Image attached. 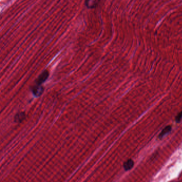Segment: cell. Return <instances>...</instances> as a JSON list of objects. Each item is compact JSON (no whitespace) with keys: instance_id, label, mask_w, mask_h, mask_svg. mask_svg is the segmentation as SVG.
<instances>
[{"instance_id":"cell-3","label":"cell","mask_w":182,"mask_h":182,"mask_svg":"<svg viewBox=\"0 0 182 182\" xmlns=\"http://www.w3.org/2000/svg\"><path fill=\"white\" fill-rule=\"evenodd\" d=\"M40 85L41 84H37V85L34 86L32 89V92L36 97H38L41 95L44 91L43 87Z\"/></svg>"},{"instance_id":"cell-5","label":"cell","mask_w":182,"mask_h":182,"mask_svg":"<svg viewBox=\"0 0 182 182\" xmlns=\"http://www.w3.org/2000/svg\"><path fill=\"white\" fill-rule=\"evenodd\" d=\"M25 114L24 112H20L16 114L15 117V121L18 123L22 122L25 118Z\"/></svg>"},{"instance_id":"cell-2","label":"cell","mask_w":182,"mask_h":182,"mask_svg":"<svg viewBox=\"0 0 182 182\" xmlns=\"http://www.w3.org/2000/svg\"><path fill=\"white\" fill-rule=\"evenodd\" d=\"M49 72L47 70H45L42 73L39 77H38V79L36 80L37 84H41L42 83L44 82L46 80L48 79L49 77Z\"/></svg>"},{"instance_id":"cell-1","label":"cell","mask_w":182,"mask_h":182,"mask_svg":"<svg viewBox=\"0 0 182 182\" xmlns=\"http://www.w3.org/2000/svg\"><path fill=\"white\" fill-rule=\"evenodd\" d=\"M100 0H85V6L88 9H94L98 6Z\"/></svg>"},{"instance_id":"cell-7","label":"cell","mask_w":182,"mask_h":182,"mask_svg":"<svg viewBox=\"0 0 182 182\" xmlns=\"http://www.w3.org/2000/svg\"><path fill=\"white\" fill-rule=\"evenodd\" d=\"M182 111L181 112H180L179 114L176 116V118H175L176 122L177 123H179V122L181 121V120H182Z\"/></svg>"},{"instance_id":"cell-6","label":"cell","mask_w":182,"mask_h":182,"mask_svg":"<svg viewBox=\"0 0 182 182\" xmlns=\"http://www.w3.org/2000/svg\"><path fill=\"white\" fill-rule=\"evenodd\" d=\"M171 130H172V127L170 126H167L162 130L159 136V138L160 139L162 138L165 136H166L167 134H168L169 132H170Z\"/></svg>"},{"instance_id":"cell-4","label":"cell","mask_w":182,"mask_h":182,"mask_svg":"<svg viewBox=\"0 0 182 182\" xmlns=\"http://www.w3.org/2000/svg\"><path fill=\"white\" fill-rule=\"evenodd\" d=\"M134 162L133 161V160L129 159L127 161H126L123 164V168L125 170L128 171V170L131 169L132 168L134 167Z\"/></svg>"}]
</instances>
